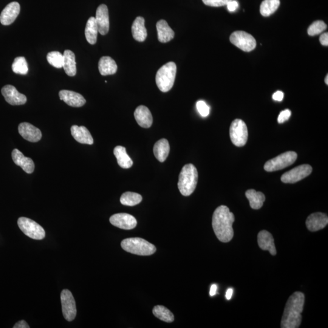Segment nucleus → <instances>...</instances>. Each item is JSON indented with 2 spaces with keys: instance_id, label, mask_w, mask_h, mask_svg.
Returning <instances> with one entry per match:
<instances>
[{
  "instance_id": "nucleus-19",
  "label": "nucleus",
  "mask_w": 328,
  "mask_h": 328,
  "mask_svg": "<svg viewBox=\"0 0 328 328\" xmlns=\"http://www.w3.org/2000/svg\"><path fill=\"white\" fill-rule=\"evenodd\" d=\"M12 160L16 166H20L28 174H32L35 170V164L32 159L26 158L18 149H15L12 154Z\"/></svg>"
},
{
  "instance_id": "nucleus-30",
  "label": "nucleus",
  "mask_w": 328,
  "mask_h": 328,
  "mask_svg": "<svg viewBox=\"0 0 328 328\" xmlns=\"http://www.w3.org/2000/svg\"><path fill=\"white\" fill-rule=\"evenodd\" d=\"M98 29L95 18H91L87 22L86 36L88 42L94 45L97 43Z\"/></svg>"
},
{
  "instance_id": "nucleus-25",
  "label": "nucleus",
  "mask_w": 328,
  "mask_h": 328,
  "mask_svg": "<svg viewBox=\"0 0 328 328\" xmlns=\"http://www.w3.org/2000/svg\"><path fill=\"white\" fill-rule=\"evenodd\" d=\"M118 65L116 62L110 56H103L98 63V70L103 76L115 74L118 72Z\"/></svg>"
},
{
  "instance_id": "nucleus-42",
  "label": "nucleus",
  "mask_w": 328,
  "mask_h": 328,
  "mask_svg": "<svg viewBox=\"0 0 328 328\" xmlns=\"http://www.w3.org/2000/svg\"><path fill=\"white\" fill-rule=\"evenodd\" d=\"M320 44L324 46H328V34L324 33L323 35H322L320 38Z\"/></svg>"
},
{
  "instance_id": "nucleus-1",
  "label": "nucleus",
  "mask_w": 328,
  "mask_h": 328,
  "mask_svg": "<svg viewBox=\"0 0 328 328\" xmlns=\"http://www.w3.org/2000/svg\"><path fill=\"white\" fill-rule=\"evenodd\" d=\"M234 220V214L230 212L227 206H220L214 211L212 226L218 239L220 242H228L233 239Z\"/></svg>"
},
{
  "instance_id": "nucleus-23",
  "label": "nucleus",
  "mask_w": 328,
  "mask_h": 328,
  "mask_svg": "<svg viewBox=\"0 0 328 328\" xmlns=\"http://www.w3.org/2000/svg\"><path fill=\"white\" fill-rule=\"evenodd\" d=\"M157 30L158 40L162 44L168 43L174 38V32L165 20L158 22Z\"/></svg>"
},
{
  "instance_id": "nucleus-43",
  "label": "nucleus",
  "mask_w": 328,
  "mask_h": 328,
  "mask_svg": "<svg viewBox=\"0 0 328 328\" xmlns=\"http://www.w3.org/2000/svg\"><path fill=\"white\" fill-rule=\"evenodd\" d=\"M14 328H30V326L26 322L22 320L18 322V324H16L15 326H14Z\"/></svg>"
},
{
  "instance_id": "nucleus-20",
  "label": "nucleus",
  "mask_w": 328,
  "mask_h": 328,
  "mask_svg": "<svg viewBox=\"0 0 328 328\" xmlns=\"http://www.w3.org/2000/svg\"><path fill=\"white\" fill-rule=\"evenodd\" d=\"M134 118L138 126L144 128H149L154 123V118L150 110L145 106H140L136 110Z\"/></svg>"
},
{
  "instance_id": "nucleus-37",
  "label": "nucleus",
  "mask_w": 328,
  "mask_h": 328,
  "mask_svg": "<svg viewBox=\"0 0 328 328\" xmlns=\"http://www.w3.org/2000/svg\"><path fill=\"white\" fill-rule=\"evenodd\" d=\"M231 1L232 0H202L206 6L214 8L225 6Z\"/></svg>"
},
{
  "instance_id": "nucleus-5",
  "label": "nucleus",
  "mask_w": 328,
  "mask_h": 328,
  "mask_svg": "<svg viewBox=\"0 0 328 328\" xmlns=\"http://www.w3.org/2000/svg\"><path fill=\"white\" fill-rule=\"evenodd\" d=\"M121 246L127 252L140 256H150L156 252V248L154 245L140 238L124 240Z\"/></svg>"
},
{
  "instance_id": "nucleus-12",
  "label": "nucleus",
  "mask_w": 328,
  "mask_h": 328,
  "mask_svg": "<svg viewBox=\"0 0 328 328\" xmlns=\"http://www.w3.org/2000/svg\"><path fill=\"white\" fill-rule=\"evenodd\" d=\"M110 220L112 225L123 230H132L136 228L138 224L136 219L127 214H116L110 218Z\"/></svg>"
},
{
  "instance_id": "nucleus-44",
  "label": "nucleus",
  "mask_w": 328,
  "mask_h": 328,
  "mask_svg": "<svg viewBox=\"0 0 328 328\" xmlns=\"http://www.w3.org/2000/svg\"><path fill=\"white\" fill-rule=\"evenodd\" d=\"M218 287L216 284H214L212 286L210 295L211 296H214L216 295L217 292Z\"/></svg>"
},
{
  "instance_id": "nucleus-27",
  "label": "nucleus",
  "mask_w": 328,
  "mask_h": 328,
  "mask_svg": "<svg viewBox=\"0 0 328 328\" xmlns=\"http://www.w3.org/2000/svg\"><path fill=\"white\" fill-rule=\"evenodd\" d=\"M154 152L155 157L160 162H165L170 152L168 141L166 138L158 141L154 145Z\"/></svg>"
},
{
  "instance_id": "nucleus-17",
  "label": "nucleus",
  "mask_w": 328,
  "mask_h": 328,
  "mask_svg": "<svg viewBox=\"0 0 328 328\" xmlns=\"http://www.w3.org/2000/svg\"><path fill=\"white\" fill-rule=\"evenodd\" d=\"M328 224L327 214L323 213L311 214L308 218L306 224L308 230L312 232H318L326 227Z\"/></svg>"
},
{
  "instance_id": "nucleus-33",
  "label": "nucleus",
  "mask_w": 328,
  "mask_h": 328,
  "mask_svg": "<svg viewBox=\"0 0 328 328\" xmlns=\"http://www.w3.org/2000/svg\"><path fill=\"white\" fill-rule=\"evenodd\" d=\"M154 316L156 318H159L160 320L166 322V323H172L174 320V316L171 311L168 308L162 306H157L154 309Z\"/></svg>"
},
{
  "instance_id": "nucleus-11",
  "label": "nucleus",
  "mask_w": 328,
  "mask_h": 328,
  "mask_svg": "<svg viewBox=\"0 0 328 328\" xmlns=\"http://www.w3.org/2000/svg\"><path fill=\"white\" fill-rule=\"evenodd\" d=\"M312 172V166L304 164L282 175L281 180L285 184H295L309 176Z\"/></svg>"
},
{
  "instance_id": "nucleus-14",
  "label": "nucleus",
  "mask_w": 328,
  "mask_h": 328,
  "mask_svg": "<svg viewBox=\"0 0 328 328\" xmlns=\"http://www.w3.org/2000/svg\"><path fill=\"white\" fill-rule=\"evenodd\" d=\"M20 5L18 2L8 4L0 16V22L4 26H10L14 24L20 13Z\"/></svg>"
},
{
  "instance_id": "nucleus-32",
  "label": "nucleus",
  "mask_w": 328,
  "mask_h": 328,
  "mask_svg": "<svg viewBox=\"0 0 328 328\" xmlns=\"http://www.w3.org/2000/svg\"><path fill=\"white\" fill-rule=\"evenodd\" d=\"M142 202V196L140 194L132 193V192H126L121 196L120 202L122 204L130 207L140 204Z\"/></svg>"
},
{
  "instance_id": "nucleus-46",
  "label": "nucleus",
  "mask_w": 328,
  "mask_h": 328,
  "mask_svg": "<svg viewBox=\"0 0 328 328\" xmlns=\"http://www.w3.org/2000/svg\"><path fill=\"white\" fill-rule=\"evenodd\" d=\"M325 83H326V84H328V76H326V78H325Z\"/></svg>"
},
{
  "instance_id": "nucleus-24",
  "label": "nucleus",
  "mask_w": 328,
  "mask_h": 328,
  "mask_svg": "<svg viewBox=\"0 0 328 328\" xmlns=\"http://www.w3.org/2000/svg\"><path fill=\"white\" fill-rule=\"evenodd\" d=\"M145 19L138 16L132 24V34L134 38L138 42H144L148 36L147 30L146 28Z\"/></svg>"
},
{
  "instance_id": "nucleus-39",
  "label": "nucleus",
  "mask_w": 328,
  "mask_h": 328,
  "mask_svg": "<svg viewBox=\"0 0 328 328\" xmlns=\"http://www.w3.org/2000/svg\"><path fill=\"white\" fill-rule=\"evenodd\" d=\"M291 114H292V112L289 110H286L282 112L278 118V123L284 124L285 122L289 120Z\"/></svg>"
},
{
  "instance_id": "nucleus-38",
  "label": "nucleus",
  "mask_w": 328,
  "mask_h": 328,
  "mask_svg": "<svg viewBox=\"0 0 328 328\" xmlns=\"http://www.w3.org/2000/svg\"><path fill=\"white\" fill-rule=\"evenodd\" d=\"M197 109L202 117H208L210 114V108L204 101H199L197 103Z\"/></svg>"
},
{
  "instance_id": "nucleus-35",
  "label": "nucleus",
  "mask_w": 328,
  "mask_h": 328,
  "mask_svg": "<svg viewBox=\"0 0 328 328\" xmlns=\"http://www.w3.org/2000/svg\"><path fill=\"white\" fill-rule=\"evenodd\" d=\"M47 60L52 66L56 68L60 69L63 68L64 55L58 52H52L48 54Z\"/></svg>"
},
{
  "instance_id": "nucleus-9",
  "label": "nucleus",
  "mask_w": 328,
  "mask_h": 328,
  "mask_svg": "<svg viewBox=\"0 0 328 328\" xmlns=\"http://www.w3.org/2000/svg\"><path fill=\"white\" fill-rule=\"evenodd\" d=\"M231 43L243 52H252L256 47V42L252 36L244 31H236L231 35Z\"/></svg>"
},
{
  "instance_id": "nucleus-41",
  "label": "nucleus",
  "mask_w": 328,
  "mask_h": 328,
  "mask_svg": "<svg viewBox=\"0 0 328 328\" xmlns=\"http://www.w3.org/2000/svg\"><path fill=\"white\" fill-rule=\"evenodd\" d=\"M284 98V93L282 92H277L273 95V100L276 101L282 102Z\"/></svg>"
},
{
  "instance_id": "nucleus-26",
  "label": "nucleus",
  "mask_w": 328,
  "mask_h": 328,
  "mask_svg": "<svg viewBox=\"0 0 328 328\" xmlns=\"http://www.w3.org/2000/svg\"><path fill=\"white\" fill-rule=\"evenodd\" d=\"M63 68L65 72L70 77H74L77 74L76 56L72 50H65L64 54Z\"/></svg>"
},
{
  "instance_id": "nucleus-6",
  "label": "nucleus",
  "mask_w": 328,
  "mask_h": 328,
  "mask_svg": "<svg viewBox=\"0 0 328 328\" xmlns=\"http://www.w3.org/2000/svg\"><path fill=\"white\" fill-rule=\"evenodd\" d=\"M298 155L296 152H288L279 155L266 163L264 170L268 172L282 170L296 162Z\"/></svg>"
},
{
  "instance_id": "nucleus-2",
  "label": "nucleus",
  "mask_w": 328,
  "mask_h": 328,
  "mask_svg": "<svg viewBox=\"0 0 328 328\" xmlns=\"http://www.w3.org/2000/svg\"><path fill=\"white\" fill-rule=\"evenodd\" d=\"M305 296L302 292H295L290 296L282 320V328H298L300 326Z\"/></svg>"
},
{
  "instance_id": "nucleus-8",
  "label": "nucleus",
  "mask_w": 328,
  "mask_h": 328,
  "mask_svg": "<svg viewBox=\"0 0 328 328\" xmlns=\"http://www.w3.org/2000/svg\"><path fill=\"white\" fill-rule=\"evenodd\" d=\"M230 136L234 145L238 147H242L246 145L248 138L247 126L241 120H234L231 124Z\"/></svg>"
},
{
  "instance_id": "nucleus-18",
  "label": "nucleus",
  "mask_w": 328,
  "mask_h": 328,
  "mask_svg": "<svg viewBox=\"0 0 328 328\" xmlns=\"http://www.w3.org/2000/svg\"><path fill=\"white\" fill-rule=\"evenodd\" d=\"M59 96L61 100H63L68 106L74 107V108H80L84 106L86 103V98L78 92L68 91V90H62L59 92Z\"/></svg>"
},
{
  "instance_id": "nucleus-4",
  "label": "nucleus",
  "mask_w": 328,
  "mask_h": 328,
  "mask_svg": "<svg viewBox=\"0 0 328 328\" xmlns=\"http://www.w3.org/2000/svg\"><path fill=\"white\" fill-rule=\"evenodd\" d=\"M177 73V66L174 62H169L158 70L156 82L160 92H168L174 87Z\"/></svg>"
},
{
  "instance_id": "nucleus-40",
  "label": "nucleus",
  "mask_w": 328,
  "mask_h": 328,
  "mask_svg": "<svg viewBox=\"0 0 328 328\" xmlns=\"http://www.w3.org/2000/svg\"><path fill=\"white\" fill-rule=\"evenodd\" d=\"M227 6L228 9L230 12H236V11L239 8L238 2L236 1H233V0H232L231 2H229Z\"/></svg>"
},
{
  "instance_id": "nucleus-13",
  "label": "nucleus",
  "mask_w": 328,
  "mask_h": 328,
  "mask_svg": "<svg viewBox=\"0 0 328 328\" xmlns=\"http://www.w3.org/2000/svg\"><path fill=\"white\" fill-rule=\"evenodd\" d=\"M2 92L6 101L11 106H24L27 102L26 96L20 93L14 86H5L2 88Z\"/></svg>"
},
{
  "instance_id": "nucleus-29",
  "label": "nucleus",
  "mask_w": 328,
  "mask_h": 328,
  "mask_svg": "<svg viewBox=\"0 0 328 328\" xmlns=\"http://www.w3.org/2000/svg\"><path fill=\"white\" fill-rule=\"evenodd\" d=\"M246 196L250 200L251 208L254 210H259L264 206L266 196L262 192H257L255 190H250L246 192Z\"/></svg>"
},
{
  "instance_id": "nucleus-10",
  "label": "nucleus",
  "mask_w": 328,
  "mask_h": 328,
  "mask_svg": "<svg viewBox=\"0 0 328 328\" xmlns=\"http://www.w3.org/2000/svg\"><path fill=\"white\" fill-rule=\"evenodd\" d=\"M62 311L68 322H72L77 316V308L74 298L70 291L64 290L61 294Z\"/></svg>"
},
{
  "instance_id": "nucleus-16",
  "label": "nucleus",
  "mask_w": 328,
  "mask_h": 328,
  "mask_svg": "<svg viewBox=\"0 0 328 328\" xmlns=\"http://www.w3.org/2000/svg\"><path fill=\"white\" fill-rule=\"evenodd\" d=\"M18 132L25 140L30 142H38L42 138L40 130L29 123L21 124L18 127Z\"/></svg>"
},
{
  "instance_id": "nucleus-3",
  "label": "nucleus",
  "mask_w": 328,
  "mask_h": 328,
  "mask_svg": "<svg viewBox=\"0 0 328 328\" xmlns=\"http://www.w3.org/2000/svg\"><path fill=\"white\" fill-rule=\"evenodd\" d=\"M198 172L193 164L184 166L178 182V188L183 196H189L194 194L198 182Z\"/></svg>"
},
{
  "instance_id": "nucleus-31",
  "label": "nucleus",
  "mask_w": 328,
  "mask_h": 328,
  "mask_svg": "<svg viewBox=\"0 0 328 328\" xmlns=\"http://www.w3.org/2000/svg\"><path fill=\"white\" fill-rule=\"evenodd\" d=\"M280 6V0H264L260 7V12L264 18L275 13Z\"/></svg>"
},
{
  "instance_id": "nucleus-28",
  "label": "nucleus",
  "mask_w": 328,
  "mask_h": 328,
  "mask_svg": "<svg viewBox=\"0 0 328 328\" xmlns=\"http://www.w3.org/2000/svg\"><path fill=\"white\" fill-rule=\"evenodd\" d=\"M114 154L117 158L118 166L124 169H128L134 166V162L129 157L125 147L118 146L114 150Z\"/></svg>"
},
{
  "instance_id": "nucleus-34",
  "label": "nucleus",
  "mask_w": 328,
  "mask_h": 328,
  "mask_svg": "<svg viewBox=\"0 0 328 328\" xmlns=\"http://www.w3.org/2000/svg\"><path fill=\"white\" fill-rule=\"evenodd\" d=\"M12 68L14 72L18 74L27 75L28 72H29L26 58H22V56L15 59Z\"/></svg>"
},
{
  "instance_id": "nucleus-7",
  "label": "nucleus",
  "mask_w": 328,
  "mask_h": 328,
  "mask_svg": "<svg viewBox=\"0 0 328 328\" xmlns=\"http://www.w3.org/2000/svg\"><path fill=\"white\" fill-rule=\"evenodd\" d=\"M18 225L22 232L30 238L42 240L46 236V232L44 228L34 220L22 217L19 218Z\"/></svg>"
},
{
  "instance_id": "nucleus-15",
  "label": "nucleus",
  "mask_w": 328,
  "mask_h": 328,
  "mask_svg": "<svg viewBox=\"0 0 328 328\" xmlns=\"http://www.w3.org/2000/svg\"><path fill=\"white\" fill-rule=\"evenodd\" d=\"M98 32L102 36H106L110 30V16L108 7L102 4L98 8L96 18Z\"/></svg>"
},
{
  "instance_id": "nucleus-21",
  "label": "nucleus",
  "mask_w": 328,
  "mask_h": 328,
  "mask_svg": "<svg viewBox=\"0 0 328 328\" xmlns=\"http://www.w3.org/2000/svg\"><path fill=\"white\" fill-rule=\"evenodd\" d=\"M258 243L260 248L264 250H268L271 255H276V250L272 234L266 230L260 232L258 236Z\"/></svg>"
},
{
  "instance_id": "nucleus-45",
  "label": "nucleus",
  "mask_w": 328,
  "mask_h": 328,
  "mask_svg": "<svg viewBox=\"0 0 328 328\" xmlns=\"http://www.w3.org/2000/svg\"><path fill=\"white\" fill-rule=\"evenodd\" d=\"M234 290L232 289L228 290L227 293H226V298H227L228 300H230L232 298Z\"/></svg>"
},
{
  "instance_id": "nucleus-22",
  "label": "nucleus",
  "mask_w": 328,
  "mask_h": 328,
  "mask_svg": "<svg viewBox=\"0 0 328 328\" xmlns=\"http://www.w3.org/2000/svg\"><path fill=\"white\" fill-rule=\"evenodd\" d=\"M72 134L74 140L79 143L90 146L94 144L92 134L86 126H74L72 128Z\"/></svg>"
},
{
  "instance_id": "nucleus-36",
  "label": "nucleus",
  "mask_w": 328,
  "mask_h": 328,
  "mask_svg": "<svg viewBox=\"0 0 328 328\" xmlns=\"http://www.w3.org/2000/svg\"><path fill=\"white\" fill-rule=\"evenodd\" d=\"M327 29V25L323 21H316L311 24L308 29V34L310 36H316L320 34Z\"/></svg>"
}]
</instances>
